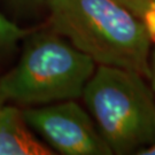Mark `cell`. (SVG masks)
Instances as JSON below:
<instances>
[{
	"label": "cell",
	"instance_id": "6da1fadb",
	"mask_svg": "<svg viewBox=\"0 0 155 155\" xmlns=\"http://www.w3.org/2000/svg\"><path fill=\"white\" fill-rule=\"evenodd\" d=\"M52 29L98 66L137 71L148 79L154 39L146 23L115 0H47Z\"/></svg>",
	"mask_w": 155,
	"mask_h": 155
},
{
	"label": "cell",
	"instance_id": "7a4b0ae2",
	"mask_svg": "<svg viewBox=\"0 0 155 155\" xmlns=\"http://www.w3.org/2000/svg\"><path fill=\"white\" fill-rule=\"evenodd\" d=\"M16 66L0 77L6 101L44 106L83 95L97 63L55 30L30 35Z\"/></svg>",
	"mask_w": 155,
	"mask_h": 155
},
{
	"label": "cell",
	"instance_id": "3957f363",
	"mask_svg": "<svg viewBox=\"0 0 155 155\" xmlns=\"http://www.w3.org/2000/svg\"><path fill=\"white\" fill-rule=\"evenodd\" d=\"M144 75L98 66L83 92L86 108L113 154H139L155 143V93Z\"/></svg>",
	"mask_w": 155,
	"mask_h": 155
},
{
	"label": "cell",
	"instance_id": "277c9868",
	"mask_svg": "<svg viewBox=\"0 0 155 155\" xmlns=\"http://www.w3.org/2000/svg\"><path fill=\"white\" fill-rule=\"evenodd\" d=\"M30 127L64 155H111L91 114L75 100H64L23 109Z\"/></svg>",
	"mask_w": 155,
	"mask_h": 155
},
{
	"label": "cell",
	"instance_id": "5b68a950",
	"mask_svg": "<svg viewBox=\"0 0 155 155\" xmlns=\"http://www.w3.org/2000/svg\"><path fill=\"white\" fill-rule=\"evenodd\" d=\"M22 110L14 106L0 109V155H52L30 131Z\"/></svg>",
	"mask_w": 155,
	"mask_h": 155
},
{
	"label": "cell",
	"instance_id": "8992f818",
	"mask_svg": "<svg viewBox=\"0 0 155 155\" xmlns=\"http://www.w3.org/2000/svg\"><path fill=\"white\" fill-rule=\"evenodd\" d=\"M29 31L0 13V63L13 55L18 44L27 38Z\"/></svg>",
	"mask_w": 155,
	"mask_h": 155
},
{
	"label": "cell",
	"instance_id": "52a82bcc",
	"mask_svg": "<svg viewBox=\"0 0 155 155\" xmlns=\"http://www.w3.org/2000/svg\"><path fill=\"white\" fill-rule=\"evenodd\" d=\"M146 22L155 13V0H115Z\"/></svg>",
	"mask_w": 155,
	"mask_h": 155
},
{
	"label": "cell",
	"instance_id": "ba28073f",
	"mask_svg": "<svg viewBox=\"0 0 155 155\" xmlns=\"http://www.w3.org/2000/svg\"><path fill=\"white\" fill-rule=\"evenodd\" d=\"M9 5L18 12L36 11L38 8L45 7L47 0H6Z\"/></svg>",
	"mask_w": 155,
	"mask_h": 155
},
{
	"label": "cell",
	"instance_id": "9c48e42d",
	"mask_svg": "<svg viewBox=\"0 0 155 155\" xmlns=\"http://www.w3.org/2000/svg\"><path fill=\"white\" fill-rule=\"evenodd\" d=\"M148 81L152 86V89L155 93V41L153 44V48H152V53H150V76H148Z\"/></svg>",
	"mask_w": 155,
	"mask_h": 155
},
{
	"label": "cell",
	"instance_id": "30bf717a",
	"mask_svg": "<svg viewBox=\"0 0 155 155\" xmlns=\"http://www.w3.org/2000/svg\"><path fill=\"white\" fill-rule=\"evenodd\" d=\"M145 23H146V25H147L148 29H150V35H152V37H153V39H154V41H155V13Z\"/></svg>",
	"mask_w": 155,
	"mask_h": 155
},
{
	"label": "cell",
	"instance_id": "8fae6325",
	"mask_svg": "<svg viewBox=\"0 0 155 155\" xmlns=\"http://www.w3.org/2000/svg\"><path fill=\"white\" fill-rule=\"evenodd\" d=\"M138 155H155V143L148 147H146L145 150H143Z\"/></svg>",
	"mask_w": 155,
	"mask_h": 155
},
{
	"label": "cell",
	"instance_id": "7c38bea8",
	"mask_svg": "<svg viewBox=\"0 0 155 155\" xmlns=\"http://www.w3.org/2000/svg\"><path fill=\"white\" fill-rule=\"evenodd\" d=\"M6 102H7V101L4 99V97H2V95H1V93H0V109H1V108L5 106Z\"/></svg>",
	"mask_w": 155,
	"mask_h": 155
}]
</instances>
